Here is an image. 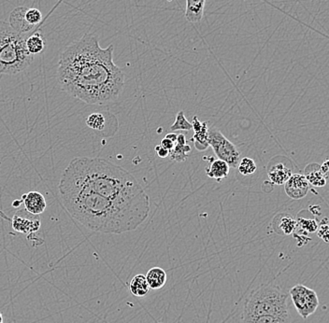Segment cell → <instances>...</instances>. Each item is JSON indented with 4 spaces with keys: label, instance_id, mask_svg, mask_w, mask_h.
<instances>
[{
    "label": "cell",
    "instance_id": "cell-19",
    "mask_svg": "<svg viewBox=\"0 0 329 323\" xmlns=\"http://www.w3.org/2000/svg\"><path fill=\"white\" fill-rule=\"evenodd\" d=\"M129 290L131 294L137 297H144L148 295L150 287L147 282L146 278L143 275L135 276L129 284Z\"/></svg>",
    "mask_w": 329,
    "mask_h": 323
},
{
    "label": "cell",
    "instance_id": "cell-2",
    "mask_svg": "<svg viewBox=\"0 0 329 323\" xmlns=\"http://www.w3.org/2000/svg\"><path fill=\"white\" fill-rule=\"evenodd\" d=\"M58 190L68 213L89 230L117 235L136 230L150 213L111 201L63 179Z\"/></svg>",
    "mask_w": 329,
    "mask_h": 323
},
{
    "label": "cell",
    "instance_id": "cell-31",
    "mask_svg": "<svg viewBox=\"0 0 329 323\" xmlns=\"http://www.w3.org/2000/svg\"><path fill=\"white\" fill-rule=\"evenodd\" d=\"M329 160H326L325 162H324V164H323L321 166H320V170H321V172L325 175V177L328 179V177H329Z\"/></svg>",
    "mask_w": 329,
    "mask_h": 323
},
{
    "label": "cell",
    "instance_id": "cell-20",
    "mask_svg": "<svg viewBox=\"0 0 329 323\" xmlns=\"http://www.w3.org/2000/svg\"><path fill=\"white\" fill-rule=\"evenodd\" d=\"M25 45H26V49L32 55L40 53L41 51H43L45 47L43 36L38 32H34L29 36L26 37Z\"/></svg>",
    "mask_w": 329,
    "mask_h": 323
},
{
    "label": "cell",
    "instance_id": "cell-15",
    "mask_svg": "<svg viewBox=\"0 0 329 323\" xmlns=\"http://www.w3.org/2000/svg\"><path fill=\"white\" fill-rule=\"evenodd\" d=\"M268 175L273 184L283 185L292 176V171L286 165H284L283 163H280V164L272 166L269 170Z\"/></svg>",
    "mask_w": 329,
    "mask_h": 323
},
{
    "label": "cell",
    "instance_id": "cell-28",
    "mask_svg": "<svg viewBox=\"0 0 329 323\" xmlns=\"http://www.w3.org/2000/svg\"><path fill=\"white\" fill-rule=\"evenodd\" d=\"M328 219L325 218L324 219V223H321L320 227H318V237L320 238H322L323 240L326 242V243H329V224H328Z\"/></svg>",
    "mask_w": 329,
    "mask_h": 323
},
{
    "label": "cell",
    "instance_id": "cell-1",
    "mask_svg": "<svg viewBox=\"0 0 329 323\" xmlns=\"http://www.w3.org/2000/svg\"><path fill=\"white\" fill-rule=\"evenodd\" d=\"M57 80L61 89L90 105L119 98L124 73L113 62V45L103 49L95 34H85L60 55Z\"/></svg>",
    "mask_w": 329,
    "mask_h": 323
},
{
    "label": "cell",
    "instance_id": "cell-10",
    "mask_svg": "<svg viewBox=\"0 0 329 323\" xmlns=\"http://www.w3.org/2000/svg\"><path fill=\"white\" fill-rule=\"evenodd\" d=\"M24 209L33 215L42 214L47 208L43 194L37 191H31L22 196Z\"/></svg>",
    "mask_w": 329,
    "mask_h": 323
},
{
    "label": "cell",
    "instance_id": "cell-14",
    "mask_svg": "<svg viewBox=\"0 0 329 323\" xmlns=\"http://www.w3.org/2000/svg\"><path fill=\"white\" fill-rule=\"evenodd\" d=\"M206 0H186L185 18L190 22H198L203 18Z\"/></svg>",
    "mask_w": 329,
    "mask_h": 323
},
{
    "label": "cell",
    "instance_id": "cell-11",
    "mask_svg": "<svg viewBox=\"0 0 329 323\" xmlns=\"http://www.w3.org/2000/svg\"><path fill=\"white\" fill-rule=\"evenodd\" d=\"M192 126L195 131V134L191 140L195 142V146L198 151H205L210 147L208 141V135H209V128L207 122H200L198 120V116H194L192 120Z\"/></svg>",
    "mask_w": 329,
    "mask_h": 323
},
{
    "label": "cell",
    "instance_id": "cell-33",
    "mask_svg": "<svg viewBox=\"0 0 329 323\" xmlns=\"http://www.w3.org/2000/svg\"><path fill=\"white\" fill-rule=\"evenodd\" d=\"M0 323H3V315L0 313Z\"/></svg>",
    "mask_w": 329,
    "mask_h": 323
},
{
    "label": "cell",
    "instance_id": "cell-16",
    "mask_svg": "<svg viewBox=\"0 0 329 323\" xmlns=\"http://www.w3.org/2000/svg\"><path fill=\"white\" fill-rule=\"evenodd\" d=\"M145 278L149 287L152 290H160L167 283V273L160 267L151 268L147 272Z\"/></svg>",
    "mask_w": 329,
    "mask_h": 323
},
{
    "label": "cell",
    "instance_id": "cell-7",
    "mask_svg": "<svg viewBox=\"0 0 329 323\" xmlns=\"http://www.w3.org/2000/svg\"><path fill=\"white\" fill-rule=\"evenodd\" d=\"M290 296L298 313L303 319L314 314L319 306L318 295L315 291L301 284L290 290Z\"/></svg>",
    "mask_w": 329,
    "mask_h": 323
},
{
    "label": "cell",
    "instance_id": "cell-29",
    "mask_svg": "<svg viewBox=\"0 0 329 323\" xmlns=\"http://www.w3.org/2000/svg\"><path fill=\"white\" fill-rule=\"evenodd\" d=\"M160 146H161L162 148H164V149L168 150V151L170 152V151L173 150V148H174V146H175V143H174V142H172L171 140H169V139H168V138L164 137V138H163V139L161 140Z\"/></svg>",
    "mask_w": 329,
    "mask_h": 323
},
{
    "label": "cell",
    "instance_id": "cell-27",
    "mask_svg": "<svg viewBox=\"0 0 329 323\" xmlns=\"http://www.w3.org/2000/svg\"><path fill=\"white\" fill-rule=\"evenodd\" d=\"M297 222L300 228L302 230L306 231L308 233H315L318 230V223L315 220L300 218Z\"/></svg>",
    "mask_w": 329,
    "mask_h": 323
},
{
    "label": "cell",
    "instance_id": "cell-25",
    "mask_svg": "<svg viewBox=\"0 0 329 323\" xmlns=\"http://www.w3.org/2000/svg\"><path fill=\"white\" fill-rule=\"evenodd\" d=\"M171 131H178V130H184V131H190L193 129L192 123L188 122L184 116L183 111H179L176 116V121L170 127Z\"/></svg>",
    "mask_w": 329,
    "mask_h": 323
},
{
    "label": "cell",
    "instance_id": "cell-22",
    "mask_svg": "<svg viewBox=\"0 0 329 323\" xmlns=\"http://www.w3.org/2000/svg\"><path fill=\"white\" fill-rule=\"evenodd\" d=\"M191 150L192 149L188 144H180L176 142L173 150L169 152V158L171 161L183 162L188 157Z\"/></svg>",
    "mask_w": 329,
    "mask_h": 323
},
{
    "label": "cell",
    "instance_id": "cell-24",
    "mask_svg": "<svg viewBox=\"0 0 329 323\" xmlns=\"http://www.w3.org/2000/svg\"><path fill=\"white\" fill-rule=\"evenodd\" d=\"M238 170L243 176L247 175H252L256 171V165L255 161L253 159L245 158L242 159L238 165Z\"/></svg>",
    "mask_w": 329,
    "mask_h": 323
},
{
    "label": "cell",
    "instance_id": "cell-6",
    "mask_svg": "<svg viewBox=\"0 0 329 323\" xmlns=\"http://www.w3.org/2000/svg\"><path fill=\"white\" fill-rule=\"evenodd\" d=\"M209 145L212 148L215 155L219 160L226 162L229 167L236 168L240 163L241 152L238 151L234 144L230 142L221 131L216 129L209 130L208 135Z\"/></svg>",
    "mask_w": 329,
    "mask_h": 323
},
{
    "label": "cell",
    "instance_id": "cell-9",
    "mask_svg": "<svg viewBox=\"0 0 329 323\" xmlns=\"http://www.w3.org/2000/svg\"><path fill=\"white\" fill-rule=\"evenodd\" d=\"M286 194L295 200H300L307 195L311 187L304 175L292 174L289 180L285 183Z\"/></svg>",
    "mask_w": 329,
    "mask_h": 323
},
{
    "label": "cell",
    "instance_id": "cell-32",
    "mask_svg": "<svg viewBox=\"0 0 329 323\" xmlns=\"http://www.w3.org/2000/svg\"><path fill=\"white\" fill-rule=\"evenodd\" d=\"M165 137L168 138L169 140H171V141L174 142V143H175L176 140H177V135L174 134V133H169V134H168V135Z\"/></svg>",
    "mask_w": 329,
    "mask_h": 323
},
{
    "label": "cell",
    "instance_id": "cell-4",
    "mask_svg": "<svg viewBox=\"0 0 329 323\" xmlns=\"http://www.w3.org/2000/svg\"><path fill=\"white\" fill-rule=\"evenodd\" d=\"M26 37L0 21V74L15 75L31 65L33 55L26 49Z\"/></svg>",
    "mask_w": 329,
    "mask_h": 323
},
{
    "label": "cell",
    "instance_id": "cell-17",
    "mask_svg": "<svg viewBox=\"0 0 329 323\" xmlns=\"http://www.w3.org/2000/svg\"><path fill=\"white\" fill-rule=\"evenodd\" d=\"M308 182L315 187H324L327 184L328 179L321 172L320 166L317 164H311L305 168V175Z\"/></svg>",
    "mask_w": 329,
    "mask_h": 323
},
{
    "label": "cell",
    "instance_id": "cell-12",
    "mask_svg": "<svg viewBox=\"0 0 329 323\" xmlns=\"http://www.w3.org/2000/svg\"><path fill=\"white\" fill-rule=\"evenodd\" d=\"M27 7H18L14 8L11 13L9 14V25L14 29L16 32L22 34V35H27L31 31H33L35 27L30 25L25 20V11Z\"/></svg>",
    "mask_w": 329,
    "mask_h": 323
},
{
    "label": "cell",
    "instance_id": "cell-18",
    "mask_svg": "<svg viewBox=\"0 0 329 323\" xmlns=\"http://www.w3.org/2000/svg\"><path fill=\"white\" fill-rule=\"evenodd\" d=\"M229 170H230V167L226 162L217 159V160L212 161L210 166L207 168L206 173L209 178L220 180L227 179V176L229 174Z\"/></svg>",
    "mask_w": 329,
    "mask_h": 323
},
{
    "label": "cell",
    "instance_id": "cell-30",
    "mask_svg": "<svg viewBox=\"0 0 329 323\" xmlns=\"http://www.w3.org/2000/svg\"><path fill=\"white\" fill-rule=\"evenodd\" d=\"M155 151L157 153V155L160 157V158H166L169 156V151L164 148H162L161 146H156L155 147Z\"/></svg>",
    "mask_w": 329,
    "mask_h": 323
},
{
    "label": "cell",
    "instance_id": "cell-3",
    "mask_svg": "<svg viewBox=\"0 0 329 323\" xmlns=\"http://www.w3.org/2000/svg\"><path fill=\"white\" fill-rule=\"evenodd\" d=\"M61 179L126 207L150 212V199L139 181L123 167L104 159L77 157Z\"/></svg>",
    "mask_w": 329,
    "mask_h": 323
},
{
    "label": "cell",
    "instance_id": "cell-5",
    "mask_svg": "<svg viewBox=\"0 0 329 323\" xmlns=\"http://www.w3.org/2000/svg\"><path fill=\"white\" fill-rule=\"evenodd\" d=\"M265 315L289 319L288 294L277 285H261L245 300L242 318Z\"/></svg>",
    "mask_w": 329,
    "mask_h": 323
},
{
    "label": "cell",
    "instance_id": "cell-13",
    "mask_svg": "<svg viewBox=\"0 0 329 323\" xmlns=\"http://www.w3.org/2000/svg\"><path fill=\"white\" fill-rule=\"evenodd\" d=\"M272 227L274 232L279 235L290 236L298 227V222L292 216L288 214H279L273 219Z\"/></svg>",
    "mask_w": 329,
    "mask_h": 323
},
{
    "label": "cell",
    "instance_id": "cell-8",
    "mask_svg": "<svg viewBox=\"0 0 329 323\" xmlns=\"http://www.w3.org/2000/svg\"><path fill=\"white\" fill-rule=\"evenodd\" d=\"M40 219L38 215H33L25 209L16 211L11 219V226L13 230L31 237L40 228Z\"/></svg>",
    "mask_w": 329,
    "mask_h": 323
},
{
    "label": "cell",
    "instance_id": "cell-26",
    "mask_svg": "<svg viewBox=\"0 0 329 323\" xmlns=\"http://www.w3.org/2000/svg\"><path fill=\"white\" fill-rule=\"evenodd\" d=\"M25 20L30 25L37 27V24L42 20V14H41L40 10L36 7L27 8L25 11Z\"/></svg>",
    "mask_w": 329,
    "mask_h": 323
},
{
    "label": "cell",
    "instance_id": "cell-21",
    "mask_svg": "<svg viewBox=\"0 0 329 323\" xmlns=\"http://www.w3.org/2000/svg\"><path fill=\"white\" fill-rule=\"evenodd\" d=\"M86 124L88 127L96 132H103L107 126V118L104 113H92L86 119Z\"/></svg>",
    "mask_w": 329,
    "mask_h": 323
},
{
    "label": "cell",
    "instance_id": "cell-23",
    "mask_svg": "<svg viewBox=\"0 0 329 323\" xmlns=\"http://www.w3.org/2000/svg\"><path fill=\"white\" fill-rule=\"evenodd\" d=\"M242 323H288V319L265 315V316L242 318Z\"/></svg>",
    "mask_w": 329,
    "mask_h": 323
}]
</instances>
